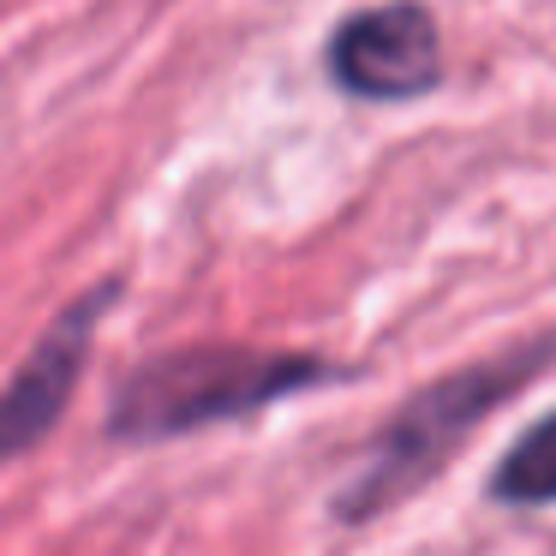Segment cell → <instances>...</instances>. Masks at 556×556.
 I'll list each match as a JSON object with an SVG mask.
<instances>
[{"label":"cell","mask_w":556,"mask_h":556,"mask_svg":"<svg viewBox=\"0 0 556 556\" xmlns=\"http://www.w3.org/2000/svg\"><path fill=\"white\" fill-rule=\"evenodd\" d=\"M114 293H121V288L109 281V288L73 300V305H66V312L37 336V348L25 353V365L7 377V389H0V460L30 455V448H37L42 437L61 425L66 401H73L78 377H85V359H90V341H97V324H102V312H109Z\"/></svg>","instance_id":"obj_4"},{"label":"cell","mask_w":556,"mask_h":556,"mask_svg":"<svg viewBox=\"0 0 556 556\" xmlns=\"http://www.w3.org/2000/svg\"><path fill=\"white\" fill-rule=\"evenodd\" d=\"M329 85L359 102H413L443 85V30L419 0L348 13L324 49Z\"/></svg>","instance_id":"obj_3"},{"label":"cell","mask_w":556,"mask_h":556,"mask_svg":"<svg viewBox=\"0 0 556 556\" xmlns=\"http://www.w3.org/2000/svg\"><path fill=\"white\" fill-rule=\"evenodd\" d=\"M336 365L317 353L240 348V341H198L132 365L109 401V431L121 443H168L186 431H210L228 419L276 407L288 395L329 383Z\"/></svg>","instance_id":"obj_1"},{"label":"cell","mask_w":556,"mask_h":556,"mask_svg":"<svg viewBox=\"0 0 556 556\" xmlns=\"http://www.w3.org/2000/svg\"><path fill=\"white\" fill-rule=\"evenodd\" d=\"M491 496L508 508H551L556 503V413H544L527 437L508 443L491 472Z\"/></svg>","instance_id":"obj_5"},{"label":"cell","mask_w":556,"mask_h":556,"mask_svg":"<svg viewBox=\"0 0 556 556\" xmlns=\"http://www.w3.org/2000/svg\"><path fill=\"white\" fill-rule=\"evenodd\" d=\"M544 359H551V348H520V353H508V359L467 365V371L419 389V395L389 419V431L371 443V455L359 460V472L341 484L329 508H336L341 520L389 515V508L419 491L431 472H443L448 455H455L515 389H527L532 377L544 371Z\"/></svg>","instance_id":"obj_2"}]
</instances>
